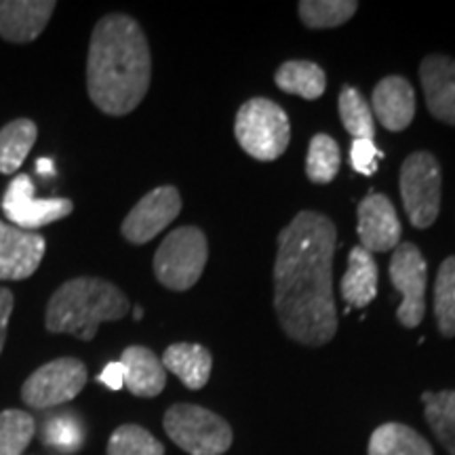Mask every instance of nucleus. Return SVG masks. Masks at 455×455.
I'll return each instance as SVG.
<instances>
[{
  "instance_id": "nucleus-6",
  "label": "nucleus",
  "mask_w": 455,
  "mask_h": 455,
  "mask_svg": "<svg viewBox=\"0 0 455 455\" xmlns=\"http://www.w3.org/2000/svg\"><path fill=\"white\" fill-rule=\"evenodd\" d=\"M164 432L190 455H224L232 445V428L224 418L198 405L178 403L163 419Z\"/></svg>"
},
{
  "instance_id": "nucleus-17",
  "label": "nucleus",
  "mask_w": 455,
  "mask_h": 455,
  "mask_svg": "<svg viewBox=\"0 0 455 455\" xmlns=\"http://www.w3.org/2000/svg\"><path fill=\"white\" fill-rule=\"evenodd\" d=\"M124 371V386L131 395L140 398L158 396L167 384V371L152 350L144 346H129L121 361Z\"/></svg>"
},
{
  "instance_id": "nucleus-21",
  "label": "nucleus",
  "mask_w": 455,
  "mask_h": 455,
  "mask_svg": "<svg viewBox=\"0 0 455 455\" xmlns=\"http://www.w3.org/2000/svg\"><path fill=\"white\" fill-rule=\"evenodd\" d=\"M275 81L284 93L299 95L304 100H318L327 89L325 70L315 61H284L276 70Z\"/></svg>"
},
{
  "instance_id": "nucleus-9",
  "label": "nucleus",
  "mask_w": 455,
  "mask_h": 455,
  "mask_svg": "<svg viewBox=\"0 0 455 455\" xmlns=\"http://www.w3.org/2000/svg\"><path fill=\"white\" fill-rule=\"evenodd\" d=\"M390 283L403 295L396 318L403 327L413 329L422 323L426 312V284H428V264L418 244L401 243L392 251Z\"/></svg>"
},
{
  "instance_id": "nucleus-15",
  "label": "nucleus",
  "mask_w": 455,
  "mask_h": 455,
  "mask_svg": "<svg viewBox=\"0 0 455 455\" xmlns=\"http://www.w3.org/2000/svg\"><path fill=\"white\" fill-rule=\"evenodd\" d=\"M53 0H0V36L11 43H30L47 28Z\"/></svg>"
},
{
  "instance_id": "nucleus-31",
  "label": "nucleus",
  "mask_w": 455,
  "mask_h": 455,
  "mask_svg": "<svg viewBox=\"0 0 455 455\" xmlns=\"http://www.w3.org/2000/svg\"><path fill=\"white\" fill-rule=\"evenodd\" d=\"M384 152L375 146L373 140H355L350 146V164L356 173L373 175L378 171V161Z\"/></svg>"
},
{
  "instance_id": "nucleus-28",
  "label": "nucleus",
  "mask_w": 455,
  "mask_h": 455,
  "mask_svg": "<svg viewBox=\"0 0 455 455\" xmlns=\"http://www.w3.org/2000/svg\"><path fill=\"white\" fill-rule=\"evenodd\" d=\"M339 146L331 135L316 133L306 156V175L315 184H329L339 171Z\"/></svg>"
},
{
  "instance_id": "nucleus-29",
  "label": "nucleus",
  "mask_w": 455,
  "mask_h": 455,
  "mask_svg": "<svg viewBox=\"0 0 455 455\" xmlns=\"http://www.w3.org/2000/svg\"><path fill=\"white\" fill-rule=\"evenodd\" d=\"M108 455H164L163 443L135 424L118 426L108 441Z\"/></svg>"
},
{
  "instance_id": "nucleus-18",
  "label": "nucleus",
  "mask_w": 455,
  "mask_h": 455,
  "mask_svg": "<svg viewBox=\"0 0 455 455\" xmlns=\"http://www.w3.org/2000/svg\"><path fill=\"white\" fill-rule=\"evenodd\" d=\"M163 367L164 371H171L178 375L181 384L190 390H201L204 384L212 378L213 358L201 344H173L164 350L163 355Z\"/></svg>"
},
{
  "instance_id": "nucleus-11",
  "label": "nucleus",
  "mask_w": 455,
  "mask_h": 455,
  "mask_svg": "<svg viewBox=\"0 0 455 455\" xmlns=\"http://www.w3.org/2000/svg\"><path fill=\"white\" fill-rule=\"evenodd\" d=\"M181 212V196L178 188L161 186L141 198L124 218L121 232L131 244H146L173 224Z\"/></svg>"
},
{
  "instance_id": "nucleus-35",
  "label": "nucleus",
  "mask_w": 455,
  "mask_h": 455,
  "mask_svg": "<svg viewBox=\"0 0 455 455\" xmlns=\"http://www.w3.org/2000/svg\"><path fill=\"white\" fill-rule=\"evenodd\" d=\"M133 318H135V321H141V318H144V310H141L140 306L133 310Z\"/></svg>"
},
{
  "instance_id": "nucleus-14",
  "label": "nucleus",
  "mask_w": 455,
  "mask_h": 455,
  "mask_svg": "<svg viewBox=\"0 0 455 455\" xmlns=\"http://www.w3.org/2000/svg\"><path fill=\"white\" fill-rule=\"evenodd\" d=\"M426 106L436 121L455 124V60L428 55L419 66Z\"/></svg>"
},
{
  "instance_id": "nucleus-33",
  "label": "nucleus",
  "mask_w": 455,
  "mask_h": 455,
  "mask_svg": "<svg viewBox=\"0 0 455 455\" xmlns=\"http://www.w3.org/2000/svg\"><path fill=\"white\" fill-rule=\"evenodd\" d=\"M98 382L108 386L110 390H121L124 386V371L121 363H108L104 371L98 375Z\"/></svg>"
},
{
  "instance_id": "nucleus-10",
  "label": "nucleus",
  "mask_w": 455,
  "mask_h": 455,
  "mask_svg": "<svg viewBox=\"0 0 455 455\" xmlns=\"http://www.w3.org/2000/svg\"><path fill=\"white\" fill-rule=\"evenodd\" d=\"M70 198H36L34 184L28 175L20 173L11 180L3 196V212L11 224L21 230L36 232V228L49 226L72 213Z\"/></svg>"
},
{
  "instance_id": "nucleus-34",
  "label": "nucleus",
  "mask_w": 455,
  "mask_h": 455,
  "mask_svg": "<svg viewBox=\"0 0 455 455\" xmlns=\"http://www.w3.org/2000/svg\"><path fill=\"white\" fill-rule=\"evenodd\" d=\"M36 171H38V173H43V175H53L55 173L53 163H51L49 158H41V161H38V164H36Z\"/></svg>"
},
{
  "instance_id": "nucleus-22",
  "label": "nucleus",
  "mask_w": 455,
  "mask_h": 455,
  "mask_svg": "<svg viewBox=\"0 0 455 455\" xmlns=\"http://www.w3.org/2000/svg\"><path fill=\"white\" fill-rule=\"evenodd\" d=\"M38 129L30 118H17L0 129V173L15 175L30 155Z\"/></svg>"
},
{
  "instance_id": "nucleus-26",
  "label": "nucleus",
  "mask_w": 455,
  "mask_h": 455,
  "mask_svg": "<svg viewBox=\"0 0 455 455\" xmlns=\"http://www.w3.org/2000/svg\"><path fill=\"white\" fill-rule=\"evenodd\" d=\"M36 422L21 409L0 411V455H24L34 439Z\"/></svg>"
},
{
  "instance_id": "nucleus-27",
  "label": "nucleus",
  "mask_w": 455,
  "mask_h": 455,
  "mask_svg": "<svg viewBox=\"0 0 455 455\" xmlns=\"http://www.w3.org/2000/svg\"><path fill=\"white\" fill-rule=\"evenodd\" d=\"M435 316L441 335H455V255L441 264L435 283Z\"/></svg>"
},
{
  "instance_id": "nucleus-23",
  "label": "nucleus",
  "mask_w": 455,
  "mask_h": 455,
  "mask_svg": "<svg viewBox=\"0 0 455 455\" xmlns=\"http://www.w3.org/2000/svg\"><path fill=\"white\" fill-rule=\"evenodd\" d=\"M426 422L449 455H455V390L424 392Z\"/></svg>"
},
{
  "instance_id": "nucleus-8",
  "label": "nucleus",
  "mask_w": 455,
  "mask_h": 455,
  "mask_svg": "<svg viewBox=\"0 0 455 455\" xmlns=\"http://www.w3.org/2000/svg\"><path fill=\"white\" fill-rule=\"evenodd\" d=\"M87 384V369L78 358H55L38 367L21 386V398L30 409L44 411L72 401Z\"/></svg>"
},
{
  "instance_id": "nucleus-16",
  "label": "nucleus",
  "mask_w": 455,
  "mask_h": 455,
  "mask_svg": "<svg viewBox=\"0 0 455 455\" xmlns=\"http://www.w3.org/2000/svg\"><path fill=\"white\" fill-rule=\"evenodd\" d=\"M373 110L382 127L403 131L415 116L413 87L403 76H386L373 89Z\"/></svg>"
},
{
  "instance_id": "nucleus-19",
  "label": "nucleus",
  "mask_w": 455,
  "mask_h": 455,
  "mask_svg": "<svg viewBox=\"0 0 455 455\" xmlns=\"http://www.w3.org/2000/svg\"><path fill=\"white\" fill-rule=\"evenodd\" d=\"M378 264L363 247H355L348 255V270L341 278V295L352 308H365L378 295Z\"/></svg>"
},
{
  "instance_id": "nucleus-24",
  "label": "nucleus",
  "mask_w": 455,
  "mask_h": 455,
  "mask_svg": "<svg viewBox=\"0 0 455 455\" xmlns=\"http://www.w3.org/2000/svg\"><path fill=\"white\" fill-rule=\"evenodd\" d=\"M339 118L344 127L355 140H373L375 127H373V114L371 108L358 93V89L344 84L339 91Z\"/></svg>"
},
{
  "instance_id": "nucleus-32",
  "label": "nucleus",
  "mask_w": 455,
  "mask_h": 455,
  "mask_svg": "<svg viewBox=\"0 0 455 455\" xmlns=\"http://www.w3.org/2000/svg\"><path fill=\"white\" fill-rule=\"evenodd\" d=\"M13 293L9 289L0 287V352L4 348V339H7V327H9V318L11 312H13Z\"/></svg>"
},
{
  "instance_id": "nucleus-1",
  "label": "nucleus",
  "mask_w": 455,
  "mask_h": 455,
  "mask_svg": "<svg viewBox=\"0 0 455 455\" xmlns=\"http://www.w3.org/2000/svg\"><path fill=\"white\" fill-rule=\"evenodd\" d=\"M335 244V224L316 212H299L278 235L275 310L283 331L304 346H325L338 331Z\"/></svg>"
},
{
  "instance_id": "nucleus-5",
  "label": "nucleus",
  "mask_w": 455,
  "mask_h": 455,
  "mask_svg": "<svg viewBox=\"0 0 455 455\" xmlns=\"http://www.w3.org/2000/svg\"><path fill=\"white\" fill-rule=\"evenodd\" d=\"M207 258L209 244L201 228H175L156 249L155 275L171 291H188L203 276Z\"/></svg>"
},
{
  "instance_id": "nucleus-2",
  "label": "nucleus",
  "mask_w": 455,
  "mask_h": 455,
  "mask_svg": "<svg viewBox=\"0 0 455 455\" xmlns=\"http://www.w3.org/2000/svg\"><path fill=\"white\" fill-rule=\"evenodd\" d=\"M152 78L148 38L129 15L101 17L87 57L89 98L108 116H124L146 98Z\"/></svg>"
},
{
  "instance_id": "nucleus-25",
  "label": "nucleus",
  "mask_w": 455,
  "mask_h": 455,
  "mask_svg": "<svg viewBox=\"0 0 455 455\" xmlns=\"http://www.w3.org/2000/svg\"><path fill=\"white\" fill-rule=\"evenodd\" d=\"M358 3L355 0H301L299 17L312 30L338 28L356 13Z\"/></svg>"
},
{
  "instance_id": "nucleus-4",
  "label": "nucleus",
  "mask_w": 455,
  "mask_h": 455,
  "mask_svg": "<svg viewBox=\"0 0 455 455\" xmlns=\"http://www.w3.org/2000/svg\"><path fill=\"white\" fill-rule=\"evenodd\" d=\"M235 135L241 148L258 161H276L291 140V124L284 110L272 100L253 98L236 112Z\"/></svg>"
},
{
  "instance_id": "nucleus-7",
  "label": "nucleus",
  "mask_w": 455,
  "mask_h": 455,
  "mask_svg": "<svg viewBox=\"0 0 455 455\" xmlns=\"http://www.w3.org/2000/svg\"><path fill=\"white\" fill-rule=\"evenodd\" d=\"M441 164L435 155L419 150L405 158L401 167V198L413 228H430L441 212Z\"/></svg>"
},
{
  "instance_id": "nucleus-13",
  "label": "nucleus",
  "mask_w": 455,
  "mask_h": 455,
  "mask_svg": "<svg viewBox=\"0 0 455 455\" xmlns=\"http://www.w3.org/2000/svg\"><path fill=\"white\" fill-rule=\"evenodd\" d=\"M44 255V238L0 221V281H24L38 270Z\"/></svg>"
},
{
  "instance_id": "nucleus-30",
  "label": "nucleus",
  "mask_w": 455,
  "mask_h": 455,
  "mask_svg": "<svg viewBox=\"0 0 455 455\" xmlns=\"http://www.w3.org/2000/svg\"><path fill=\"white\" fill-rule=\"evenodd\" d=\"M44 445L51 449H57L61 453H74L78 451L84 441L83 426L76 418L70 413H61L53 419H47L44 424V435H43Z\"/></svg>"
},
{
  "instance_id": "nucleus-3",
  "label": "nucleus",
  "mask_w": 455,
  "mask_h": 455,
  "mask_svg": "<svg viewBox=\"0 0 455 455\" xmlns=\"http://www.w3.org/2000/svg\"><path fill=\"white\" fill-rule=\"evenodd\" d=\"M129 312V299L116 284L95 276H78L51 295L44 325L51 333H70L91 341L101 323L121 321Z\"/></svg>"
},
{
  "instance_id": "nucleus-20",
  "label": "nucleus",
  "mask_w": 455,
  "mask_h": 455,
  "mask_svg": "<svg viewBox=\"0 0 455 455\" xmlns=\"http://www.w3.org/2000/svg\"><path fill=\"white\" fill-rule=\"evenodd\" d=\"M369 455H435L430 443L405 424H384L369 439Z\"/></svg>"
},
{
  "instance_id": "nucleus-12",
  "label": "nucleus",
  "mask_w": 455,
  "mask_h": 455,
  "mask_svg": "<svg viewBox=\"0 0 455 455\" xmlns=\"http://www.w3.org/2000/svg\"><path fill=\"white\" fill-rule=\"evenodd\" d=\"M358 238L361 247L369 253L395 251L401 244V221L395 204L379 192L369 195L358 203Z\"/></svg>"
}]
</instances>
